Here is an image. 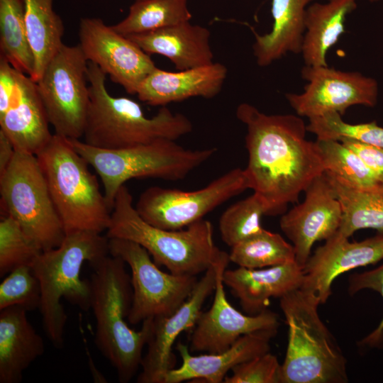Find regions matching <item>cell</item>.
Instances as JSON below:
<instances>
[{
	"instance_id": "obj_1",
	"label": "cell",
	"mask_w": 383,
	"mask_h": 383,
	"mask_svg": "<svg viewBox=\"0 0 383 383\" xmlns=\"http://www.w3.org/2000/svg\"><path fill=\"white\" fill-rule=\"evenodd\" d=\"M237 118L246 127L249 188L263 204L265 215L282 213L324 172L318 148L306 138V125L293 114L268 115L248 103L239 104Z\"/></svg>"
},
{
	"instance_id": "obj_2",
	"label": "cell",
	"mask_w": 383,
	"mask_h": 383,
	"mask_svg": "<svg viewBox=\"0 0 383 383\" xmlns=\"http://www.w3.org/2000/svg\"><path fill=\"white\" fill-rule=\"evenodd\" d=\"M90 309L96 319L94 343L115 368L121 383L131 380L142 362L143 349L151 336L153 318L143 321L140 331L131 328L128 318L133 298L125 262L109 255L91 265Z\"/></svg>"
},
{
	"instance_id": "obj_3",
	"label": "cell",
	"mask_w": 383,
	"mask_h": 383,
	"mask_svg": "<svg viewBox=\"0 0 383 383\" xmlns=\"http://www.w3.org/2000/svg\"><path fill=\"white\" fill-rule=\"evenodd\" d=\"M106 74L88 62L89 103L84 142L101 149H121L155 140H176L189 133L193 126L181 113L162 106L152 117H147L139 104L128 97L111 95L106 87Z\"/></svg>"
},
{
	"instance_id": "obj_4",
	"label": "cell",
	"mask_w": 383,
	"mask_h": 383,
	"mask_svg": "<svg viewBox=\"0 0 383 383\" xmlns=\"http://www.w3.org/2000/svg\"><path fill=\"white\" fill-rule=\"evenodd\" d=\"M109 254V238L90 231L65 235L57 248L42 252L31 266L41 289L40 311L46 335L61 348L67 320L62 298L84 311L90 309L91 284L82 280L83 264L92 265Z\"/></svg>"
},
{
	"instance_id": "obj_5",
	"label": "cell",
	"mask_w": 383,
	"mask_h": 383,
	"mask_svg": "<svg viewBox=\"0 0 383 383\" xmlns=\"http://www.w3.org/2000/svg\"><path fill=\"white\" fill-rule=\"evenodd\" d=\"M106 231L109 238L139 244L158 266L177 275L196 276L228 255L215 245L212 225L204 218L180 230L162 229L146 222L125 185L116 194Z\"/></svg>"
},
{
	"instance_id": "obj_6",
	"label": "cell",
	"mask_w": 383,
	"mask_h": 383,
	"mask_svg": "<svg viewBox=\"0 0 383 383\" xmlns=\"http://www.w3.org/2000/svg\"><path fill=\"white\" fill-rule=\"evenodd\" d=\"M313 294L299 288L280 298L288 326L282 383H345L347 362L318 313Z\"/></svg>"
},
{
	"instance_id": "obj_7",
	"label": "cell",
	"mask_w": 383,
	"mask_h": 383,
	"mask_svg": "<svg viewBox=\"0 0 383 383\" xmlns=\"http://www.w3.org/2000/svg\"><path fill=\"white\" fill-rule=\"evenodd\" d=\"M36 156L65 235L107 230L111 210L96 175L70 139L54 133Z\"/></svg>"
},
{
	"instance_id": "obj_8",
	"label": "cell",
	"mask_w": 383,
	"mask_h": 383,
	"mask_svg": "<svg viewBox=\"0 0 383 383\" xmlns=\"http://www.w3.org/2000/svg\"><path fill=\"white\" fill-rule=\"evenodd\" d=\"M70 140L99 176L111 211L118 191L127 181L145 177L181 180L217 151L215 148L186 149L168 139L114 150L92 147L79 139Z\"/></svg>"
},
{
	"instance_id": "obj_9",
	"label": "cell",
	"mask_w": 383,
	"mask_h": 383,
	"mask_svg": "<svg viewBox=\"0 0 383 383\" xmlns=\"http://www.w3.org/2000/svg\"><path fill=\"white\" fill-rule=\"evenodd\" d=\"M0 194L4 213L13 218L43 252L62 243L64 226L35 155L16 150L0 175Z\"/></svg>"
},
{
	"instance_id": "obj_10",
	"label": "cell",
	"mask_w": 383,
	"mask_h": 383,
	"mask_svg": "<svg viewBox=\"0 0 383 383\" xmlns=\"http://www.w3.org/2000/svg\"><path fill=\"white\" fill-rule=\"evenodd\" d=\"M87 67L79 45L63 44L35 82L50 125L69 139L84 134L89 103Z\"/></svg>"
},
{
	"instance_id": "obj_11",
	"label": "cell",
	"mask_w": 383,
	"mask_h": 383,
	"mask_svg": "<svg viewBox=\"0 0 383 383\" xmlns=\"http://www.w3.org/2000/svg\"><path fill=\"white\" fill-rule=\"evenodd\" d=\"M109 250L131 270L133 298L128 320L132 325L172 314L188 299L198 282L196 276L162 271L149 252L133 241L109 238Z\"/></svg>"
},
{
	"instance_id": "obj_12",
	"label": "cell",
	"mask_w": 383,
	"mask_h": 383,
	"mask_svg": "<svg viewBox=\"0 0 383 383\" xmlns=\"http://www.w3.org/2000/svg\"><path fill=\"white\" fill-rule=\"evenodd\" d=\"M248 189L245 171L237 167L196 191L150 187L140 195L135 207L148 223L162 229L180 230L203 219L208 213Z\"/></svg>"
},
{
	"instance_id": "obj_13",
	"label": "cell",
	"mask_w": 383,
	"mask_h": 383,
	"mask_svg": "<svg viewBox=\"0 0 383 383\" xmlns=\"http://www.w3.org/2000/svg\"><path fill=\"white\" fill-rule=\"evenodd\" d=\"M301 74L307 82L304 91L285 94L288 103L299 116L311 118L331 112L342 116L353 106L377 105V80L359 72L305 65Z\"/></svg>"
},
{
	"instance_id": "obj_14",
	"label": "cell",
	"mask_w": 383,
	"mask_h": 383,
	"mask_svg": "<svg viewBox=\"0 0 383 383\" xmlns=\"http://www.w3.org/2000/svg\"><path fill=\"white\" fill-rule=\"evenodd\" d=\"M79 36L87 61L129 94H136L140 82L157 67L150 55L101 18H82Z\"/></svg>"
},
{
	"instance_id": "obj_15",
	"label": "cell",
	"mask_w": 383,
	"mask_h": 383,
	"mask_svg": "<svg viewBox=\"0 0 383 383\" xmlns=\"http://www.w3.org/2000/svg\"><path fill=\"white\" fill-rule=\"evenodd\" d=\"M229 256L217 265L213 301L209 310L201 312L192 331L190 352L218 353L228 349L242 335L267 329H278V315L266 309L257 315H245L228 301L223 274Z\"/></svg>"
},
{
	"instance_id": "obj_16",
	"label": "cell",
	"mask_w": 383,
	"mask_h": 383,
	"mask_svg": "<svg viewBox=\"0 0 383 383\" xmlns=\"http://www.w3.org/2000/svg\"><path fill=\"white\" fill-rule=\"evenodd\" d=\"M304 192V200L282 215L279 222L281 230L292 243L296 262L302 268L315 242L326 240L338 231L343 214L324 172Z\"/></svg>"
},
{
	"instance_id": "obj_17",
	"label": "cell",
	"mask_w": 383,
	"mask_h": 383,
	"mask_svg": "<svg viewBox=\"0 0 383 383\" xmlns=\"http://www.w3.org/2000/svg\"><path fill=\"white\" fill-rule=\"evenodd\" d=\"M219 262L204 272L188 299L174 313L153 318L152 334L147 344V353L142 359V371L137 382L163 383L167 372L174 368L176 357L172 346L182 332L194 327L203 304L214 292Z\"/></svg>"
},
{
	"instance_id": "obj_18",
	"label": "cell",
	"mask_w": 383,
	"mask_h": 383,
	"mask_svg": "<svg viewBox=\"0 0 383 383\" xmlns=\"http://www.w3.org/2000/svg\"><path fill=\"white\" fill-rule=\"evenodd\" d=\"M337 231L310 255L303 267L301 289L313 294L320 304L327 301L335 278L353 269L374 265L383 259V234L350 242Z\"/></svg>"
},
{
	"instance_id": "obj_19",
	"label": "cell",
	"mask_w": 383,
	"mask_h": 383,
	"mask_svg": "<svg viewBox=\"0 0 383 383\" xmlns=\"http://www.w3.org/2000/svg\"><path fill=\"white\" fill-rule=\"evenodd\" d=\"M277 329L261 330L240 337L228 349L218 353L193 355L187 345L178 343L176 348L182 365L165 374L163 383L201 380L207 383L223 382L228 371L236 365L270 352V340Z\"/></svg>"
},
{
	"instance_id": "obj_20",
	"label": "cell",
	"mask_w": 383,
	"mask_h": 383,
	"mask_svg": "<svg viewBox=\"0 0 383 383\" xmlns=\"http://www.w3.org/2000/svg\"><path fill=\"white\" fill-rule=\"evenodd\" d=\"M49 125L35 82L18 71L15 94L6 110L0 113V130L16 150L36 155L53 135Z\"/></svg>"
},
{
	"instance_id": "obj_21",
	"label": "cell",
	"mask_w": 383,
	"mask_h": 383,
	"mask_svg": "<svg viewBox=\"0 0 383 383\" xmlns=\"http://www.w3.org/2000/svg\"><path fill=\"white\" fill-rule=\"evenodd\" d=\"M227 72L219 62L174 72L156 67L140 82L135 94L148 104L162 106L194 96L211 99L221 90Z\"/></svg>"
},
{
	"instance_id": "obj_22",
	"label": "cell",
	"mask_w": 383,
	"mask_h": 383,
	"mask_svg": "<svg viewBox=\"0 0 383 383\" xmlns=\"http://www.w3.org/2000/svg\"><path fill=\"white\" fill-rule=\"evenodd\" d=\"M303 268L296 262L261 269L226 270L223 281L238 298L243 311L257 315L267 309L270 298H281L299 289Z\"/></svg>"
},
{
	"instance_id": "obj_23",
	"label": "cell",
	"mask_w": 383,
	"mask_h": 383,
	"mask_svg": "<svg viewBox=\"0 0 383 383\" xmlns=\"http://www.w3.org/2000/svg\"><path fill=\"white\" fill-rule=\"evenodd\" d=\"M127 37L148 55L165 56L178 70L213 62L210 31L189 21Z\"/></svg>"
},
{
	"instance_id": "obj_24",
	"label": "cell",
	"mask_w": 383,
	"mask_h": 383,
	"mask_svg": "<svg viewBox=\"0 0 383 383\" xmlns=\"http://www.w3.org/2000/svg\"><path fill=\"white\" fill-rule=\"evenodd\" d=\"M27 311L17 306L0 311V383L21 382L23 372L44 353V341Z\"/></svg>"
},
{
	"instance_id": "obj_25",
	"label": "cell",
	"mask_w": 383,
	"mask_h": 383,
	"mask_svg": "<svg viewBox=\"0 0 383 383\" xmlns=\"http://www.w3.org/2000/svg\"><path fill=\"white\" fill-rule=\"evenodd\" d=\"M313 1L272 0V30L265 35L254 31L252 49L259 66H268L289 52H301L306 11Z\"/></svg>"
},
{
	"instance_id": "obj_26",
	"label": "cell",
	"mask_w": 383,
	"mask_h": 383,
	"mask_svg": "<svg viewBox=\"0 0 383 383\" xmlns=\"http://www.w3.org/2000/svg\"><path fill=\"white\" fill-rule=\"evenodd\" d=\"M358 0H328L308 6L301 54L307 66H328L326 54L345 32L348 14Z\"/></svg>"
},
{
	"instance_id": "obj_27",
	"label": "cell",
	"mask_w": 383,
	"mask_h": 383,
	"mask_svg": "<svg viewBox=\"0 0 383 383\" xmlns=\"http://www.w3.org/2000/svg\"><path fill=\"white\" fill-rule=\"evenodd\" d=\"M325 174L342 208V220L338 231L347 238L365 228L383 234V183L354 188Z\"/></svg>"
},
{
	"instance_id": "obj_28",
	"label": "cell",
	"mask_w": 383,
	"mask_h": 383,
	"mask_svg": "<svg viewBox=\"0 0 383 383\" xmlns=\"http://www.w3.org/2000/svg\"><path fill=\"white\" fill-rule=\"evenodd\" d=\"M28 38L35 60L32 77L37 82L63 45L64 25L54 11L53 0H23Z\"/></svg>"
},
{
	"instance_id": "obj_29",
	"label": "cell",
	"mask_w": 383,
	"mask_h": 383,
	"mask_svg": "<svg viewBox=\"0 0 383 383\" xmlns=\"http://www.w3.org/2000/svg\"><path fill=\"white\" fill-rule=\"evenodd\" d=\"M0 57L32 77L35 60L27 34L23 0H0Z\"/></svg>"
},
{
	"instance_id": "obj_30",
	"label": "cell",
	"mask_w": 383,
	"mask_h": 383,
	"mask_svg": "<svg viewBox=\"0 0 383 383\" xmlns=\"http://www.w3.org/2000/svg\"><path fill=\"white\" fill-rule=\"evenodd\" d=\"M188 0H135L127 16L111 26L118 33L128 36L189 21L192 14Z\"/></svg>"
},
{
	"instance_id": "obj_31",
	"label": "cell",
	"mask_w": 383,
	"mask_h": 383,
	"mask_svg": "<svg viewBox=\"0 0 383 383\" xmlns=\"http://www.w3.org/2000/svg\"><path fill=\"white\" fill-rule=\"evenodd\" d=\"M229 260L238 267L248 269H261L296 261L292 244L279 233L264 228L231 247Z\"/></svg>"
},
{
	"instance_id": "obj_32",
	"label": "cell",
	"mask_w": 383,
	"mask_h": 383,
	"mask_svg": "<svg viewBox=\"0 0 383 383\" xmlns=\"http://www.w3.org/2000/svg\"><path fill=\"white\" fill-rule=\"evenodd\" d=\"M324 173L354 188L376 185L379 180L360 157L338 140L317 139Z\"/></svg>"
},
{
	"instance_id": "obj_33",
	"label": "cell",
	"mask_w": 383,
	"mask_h": 383,
	"mask_svg": "<svg viewBox=\"0 0 383 383\" xmlns=\"http://www.w3.org/2000/svg\"><path fill=\"white\" fill-rule=\"evenodd\" d=\"M265 215L262 203L253 193L230 206L221 215L218 228L223 241L229 247L263 230L261 218Z\"/></svg>"
},
{
	"instance_id": "obj_34",
	"label": "cell",
	"mask_w": 383,
	"mask_h": 383,
	"mask_svg": "<svg viewBox=\"0 0 383 383\" xmlns=\"http://www.w3.org/2000/svg\"><path fill=\"white\" fill-rule=\"evenodd\" d=\"M42 252L13 218L8 214H1L0 220L1 277L20 267H31Z\"/></svg>"
},
{
	"instance_id": "obj_35",
	"label": "cell",
	"mask_w": 383,
	"mask_h": 383,
	"mask_svg": "<svg viewBox=\"0 0 383 383\" xmlns=\"http://www.w3.org/2000/svg\"><path fill=\"white\" fill-rule=\"evenodd\" d=\"M341 116L331 112L309 118L307 131L316 135L317 139H352L383 148V127L376 121L351 124L345 122Z\"/></svg>"
},
{
	"instance_id": "obj_36",
	"label": "cell",
	"mask_w": 383,
	"mask_h": 383,
	"mask_svg": "<svg viewBox=\"0 0 383 383\" xmlns=\"http://www.w3.org/2000/svg\"><path fill=\"white\" fill-rule=\"evenodd\" d=\"M40 284L30 267L15 269L0 284V311L13 306L33 311L40 309Z\"/></svg>"
},
{
	"instance_id": "obj_37",
	"label": "cell",
	"mask_w": 383,
	"mask_h": 383,
	"mask_svg": "<svg viewBox=\"0 0 383 383\" xmlns=\"http://www.w3.org/2000/svg\"><path fill=\"white\" fill-rule=\"evenodd\" d=\"M281 368L277 357L267 352L234 367L223 382L282 383Z\"/></svg>"
},
{
	"instance_id": "obj_38",
	"label": "cell",
	"mask_w": 383,
	"mask_h": 383,
	"mask_svg": "<svg viewBox=\"0 0 383 383\" xmlns=\"http://www.w3.org/2000/svg\"><path fill=\"white\" fill-rule=\"evenodd\" d=\"M363 289L375 291L383 298V264L374 269L350 276L349 294L353 296ZM358 343L361 348L383 350V318L377 328Z\"/></svg>"
},
{
	"instance_id": "obj_39",
	"label": "cell",
	"mask_w": 383,
	"mask_h": 383,
	"mask_svg": "<svg viewBox=\"0 0 383 383\" xmlns=\"http://www.w3.org/2000/svg\"><path fill=\"white\" fill-rule=\"evenodd\" d=\"M351 149L371 170L379 182L383 183V148L355 140H339Z\"/></svg>"
},
{
	"instance_id": "obj_40",
	"label": "cell",
	"mask_w": 383,
	"mask_h": 383,
	"mask_svg": "<svg viewBox=\"0 0 383 383\" xmlns=\"http://www.w3.org/2000/svg\"><path fill=\"white\" fill-rule=\"evenodd\" d=\"M18 72L6 59L0 57V113L6 110L15 94Z\"/></svg>"
},
{
	"instance_id": "obj_41",
	"label": "cell",
	"mask_w": 383,
	"mask_h": 383,
	"mask_svg": "<svg viewBox=\"0 0 383 383\" xmlns=\"http://www.w3.org/2000/svg\"><path fill=\"white\" fill-rule=\"evenodd\" d=\"M16 150L8 136L0 130V175L10 165Z\"/></svg>"
},
{
	"instance_id": "obj_42",
	"label": "cell",
	"mask_w": 383,
	"mask_h": 383,
	"mask_svg": "<svg viewBox=\"0 0 383 383\" xmlns=\"http://www.w3.org/2000/svg\"><path fill=\"white\" fill-rule=\"evenodd\" d=\"M382 1V0H370V1H371V2H377V1Z\"/></svg>"
}]
</instances>
